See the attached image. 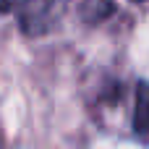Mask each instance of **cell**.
<instances>
[{
  "mask_svg": "<svg viewBox=\"0 0 149 149\" xmlns=\"http://www.w3.org/2000/svg\"><path fill=\"white\" fill-rule=\"evenodd\" d=\"M134 134L149 144V84H139L136 107H134Z\"/></svg>",
  "mask_w": 149,
  "mask_h": 149,
  "instance_id": "obj_1",
  "label": "cell"
},
{
  "mask_svg": "<svg viewBox=\"0 0 149 149\" xmlns=\"http://www.w3.org/2000/svg\"><path fill=\"white\" fill-rule=\"evenodd\" d=\"M113 10H115L113 0H81V16H84L89 24L105 21Z\"/></svg>",
  "mask_w": 149,
  "mask_h": 149,
  "instance_id": "obj_2",
  "label": "cell"
},
{
  "mask_svg": "<svg viewBox=\"0 0 149 149\" xmlns=\"http://www.w3.org/2000/svg\"><path fill=\"white\" fill-rule=\"evenodd\" d=\"M134 3H141V0H134Z\"/></svg>",
  "mask_w": 149,
  "mask_h": 149,
  "instance_id": "obj_3",
  "label": "cell"
}]
</instances>
